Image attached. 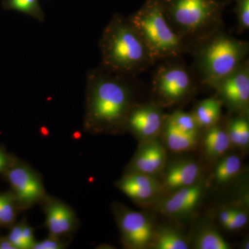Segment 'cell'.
<instances>
[{
	"mask_svg": "<svg viewBox=\"0 0 249 249\" xmlns=\"http://www.w3.org/2000/svg\"><path fill=\"white\" fill-rule=\"evenodd\" d=\"M131 78L101 66L88 72L83 122L86 132L118 134L126 130L127 116L135 104Z\"/></svg>",
	"mask_w": 249,
	"mask_h": 249,
	"instance_id": "cell-1",
	"label": "cell"
},
{
	"mask_svg": "<svg viewBox=\"0 0 249 249\" xmlns=\"http://www.w3.org/2000/svg\"><path fill=\"white\" fill-rule=\"evenodd\" d=\"M101 66L107 71L134 77L155 63L128 18L114 15L99 41Z\"/></svg>",
	"mask_w": 249,
	"mask_h": 249,
	"instance_id": "cell-2",
	"label": "cell"
},
{
	"mask_svg": "<svg viewBox=\"0 0 249 249\" xmlns=\"http://www.w3.org/2000/svg\"><path fill=\"white\" fill-rule=\"evenodd\" d=\"M249 52V42L232 37L223 28L192 47L193 71L199 83L211 87L240 66Z\"/></svg>",
	"mask_w": 249,
	"mask_h": 249,
	"instance_id": "cell-3",
	"label": "cell"
},
{
	"mask_svg": "<svg viewBox=\"0 0 249 249\" xmlns=\"http://www.w3.org/2000/svg\"><path fill=\"white\" fill-rule=\"evenodd\" d=\"M165 18L175 32L188 45L224 28L222 0H161Z\"/></svg>",
	"mask_w": 249,
	"mask_h": 249,
	"instance_id": "cell-4",
	"label": "cell"
},
{
	"mask_svg": "<svg viewBox=\"0 0 249 249\" xmlns=\"http://www.w3.org/2000/svg\"><path fill=\"white\" fill-rule=\"evenodd\" d=\"M128 19L155 62L190 53L188 45L167 20L161 0H145L142 7Z\"/></svg>",
	"mask_w": 249,
	"mask_h": 249,
	"instance_id": "cell-5",
	"label": "cell"
},
{
	"mask_svg": "<svg viewBox=\"0 0 249 249\" xmlns=\"http://www.w3.org/2000/svg\"><path fill=\"white\" fill-rule=\"evenodd\" d=\"M178 58L163 60L152 75V89L158 98L156 102L162 107L186 101L196 89L198 80L194 72Z\"/></svg>",
	"mask_w": 249,
	"mask_h": 249,
	"instance_id": "cell-6",
	"label": "cell"
},
{
	"mask_svg": "<svg viewBox=\"0 0 249 249\" xmlns=\"http://www.w3.org/2000/svg\"><path fill=\"white\" fill-rule=\"evenodd\" d=\"M2 175L21 211L40 204L48 196L42 175L24 160L16 159Z\"/></svg>",
	"mask_w": 249,
	"mask_h": 249,
	"instance_id": "cell-7",
	"label": "cell"
},
{
	"mask_svg": "<svg viewBox=\"0 0 249 249\" xmlns=\"http://www.w3.org/2000/svg\"><path fill=\"white\" fill-rule=\"evenodd\" d=\"M111 209L125 248L144 249L150 247L155 229L148 216L121 203H114Z\"/></svg>",
	"mask_w": 249,
	"mask_h": 249,
	"instance_id": "cell-8",
	"label": "cell"
},
{
	"mask_svg": "<svg viewBox=\"0 0 249 249\" xmlns=\"http://www.w3.org/2000/svg\"><path fill=\"white\" fill-rule=\"evenodd\" d=\"M215 90L216 97L235 114L249 112V59L211 87Z\"/></svg>",
	"mask_w": 249,
	"mask_h": 249,
	"instance_id": "cell-9",
	"label": "cell"
},
{
	"mask_svg": "<svg viewBox=\"0 0 249 249\" xmlns=\"http://www.w3.org/2000/svg\"><path fill=\"white\" fill-rule=\"evenodd\" d=\"M165 116L156 101L135 103L127 116L126 130L142 142L158 138L163 130Z\"/></svg>",
	"mask_w": 249,
	"mask_h": 249,
	"instance_id": "cell-10",
	"label": "cell"
},
{
	"mask_svg": "<svg viewBox=\"0 0 249 249\" xmlns=\"http://www.w3.org/2000/svg\"><path fill=\"white\" fill-rule=\"evenodd\" d=\"M40 205L45 214V226L49 235L63 239L76 231L79 220L71 206L49 196Z\"/></svg>",
	"mask_w": 249,
	"mask_h": 249,
	"instance_id": "cell-11",
	"label": "cell"
},
{
	"mask_svg": "<svg viewBox=\"0 0 249 249\" xmlns=\"http://www.w3.org/2000/svg\"><path fill=\"white\" fill-rule=\"evenodd\" d=\"M115 186L136 204H151L163 191L156 177L137 173H125L116 181Z\"/></svg>",
	"mask_w": 249,
	"mask_h": 249,
	"instance_id": "cell-12",
	"label": "cell"
},
{
	"mask_svg": "<svg viewBox=\"0 0 249 249\" xmlns=\"http://www.w3.org/2000/svg\"><path fill=\"white\" fill-rule=\"evenodd\" d=\"M166 160V150L158 138L142 142L125 173L156 177L164 170Z\"/></svg>",
	"mask_w": 249,
	"mask_h": 249,
	"instance_id": "cell-13",
	"label": "cell"
},
{
	"mask_svg": "<svg viewBox=\"0 0 249 249\" xmlns=\"http://www.w3.org/2000/svg\"><path fill=\"white\" fill-rule=\"evenodd\" d=\"M204 192V185L196 182L193 186L173 192L168 197L161 201L159 208L162 213L170 217H186L197 207Z\"/></svg>",
	"mask_w": 249,
	"mask_h": 249,
	"instance_id": "cell-14",
	"label": "cell"
},
{
	"mask_svg": "<svg viewBox=\"0 0 249 249\" xmlns=\"http://www.w3.org/2000/svg\"><path fill=\"white\" fill-rule=\"evenodd\" d=\"M200 168L192 160H179L170 164L165 170L162 187L173 192L193 186L198 181Z\"/></svg>",
	"mask_w": 249,
	"mask_h": 249,
	"instance_id": "cell-15",
	"label": "cell"
},
{
	"mask_svg": "<svg viewBox=\"0 0 249 249\" xmlns=\"http://www.w3.org/2000/svg\"><path fill=\"white\" fill-rule=\"evenodd\" d=\"M206 129L204 143L206 155L212 159L222 157L231 145L227 129L219 122Z\"/></svg>",
	"mask_w": 249,
	"mask_h": 249,
	"instance_id": "cell-16",
	"label": "cell"
},
{
	"mask_svg": "<svg viewBox=\"0 0 249 249\" xmlns=\"http://www.w3.org/2000/svg\"><path fill=\"white\" fill-rule=\"evenodd\" d=\"M161 134L164 137L166 146L175 153L190 151L196 146L198 140V137L185 133L175 127L166 116Z\"/></svg>",
	"mask_w": 249,
	"mask_h": 249,
	"instance_id": "cell-17",
	"label": "cell"
},
{
	"mask_svg": "<svg viewBox=\"0 0 249 249\" xmlns=\"http://www.w3.org/2000/svg\"><path fill=\"white\" fill-rule=\"evenodd\" d=\"M222 103L216 96L202 100L192 111L201 129H207L220 120Z\"/></svg>",
	"mask_w": 249,
	"mask_h": 249,
	"instance_id": "cell-18",
	"label": "cell"
},
{
	"mask_svg": "<svg viewBox=\"0 0 249 249\" xmlns=\"http://www.w3.org/2000/svg\"><path fill=\"white\" fill-rule=\"evenodd\" d=\"M235 114L228 121L226 129L231 145L247 149L249 144V112Z\"/></svg>",
	"mask_w": 249,
	"mask_h": 249,
	"instance_id": "cell-19",
	"label": "cell"
},
{
	"mask_svg": "<svg viewBox=\"0 0 249 249\" xmlns=\"http://www.w3.org/2000/svg\"><path fill=\"white\" fill-rule=\"evenodd\" d=\"M150 247L155 249H188L186 239L182 234L171 228L155 230Z\"/></svg>",
	"mask_w": 249,
	"mask_h": 249,
	"instance_id": "cell-20",
	"label": "cell"
},
{
	"mask_svg": "<svg viewBox=\"0 0 249 249\" xmlns=\"http://www.w3.org/2000/svg\"><path fill=\"white\" fill-rule=\"evenodd\" d=\"M242 165V160L238 156H225L218 162L214 168V181L218 184L229 182L240 173Z\"/></svg>",
	"mask_w": 249,
	"mask_h": 249,
	"instance_id": "cell-21",
	"label": "cell"
},
{
	"mask_svg": "<svg viewBox=\"0 0 249 249\" xmlns=\"http://www.w3.org/2000/svg\"><path fill=\"white\" fill-rule=\"evenodd\" d=\"M21 211L11 191L0 192V227L9 229L17 222L18 213Z\"/></svg>",
	"mask_w": 249,
	"mask_h": 249,
	"instance_id": "cell-22",
	"label": "cell"
},
{
	"mask_svg": "<svg viewBox=\"0 0 249 249\" xmlns=\"http://www.w3.org/2000/svg\"><path fill=\"white\" fill-rule=\"evenodd\" d=\"M196 249H230L231 245L217 231L212 227H206L198 232L194 241Z\"/></svg>",
	"mask_w": 249,
	"mask_h": 249,
	"instance_id": "cell-23",
	"label": "cell"
},
{
	"mask_svg": "<svg viewBox=\"0 0 249 249\" xmlns=\"http://www.w3.org/2000/svg\"><path fill=\"white\" fill-rule=\"evenodd\" d=\"M166 116L168 121L179 130L191 135L199 137L201 128L192 112H186L178 109Z\"/></svg>",
	"mask_w": 249,
	"mask_h": 249,
	"instance_id": "cell-24",
	"label": "cell"
},
{
	"mask_svg": "<svg viewBox=\"0 0 249 249\" xmlns=\"http://www.w3.org/2000/svg\"><path fill=\"white\" fill-rule=\"evenodd\" d=\"M11 9L29 15L39 21H43L44 13L38 4V0H9Z\"/></svg>",
	"mask_w": 249,
	"mask_h": 249,
	"instance_id": "cell-25",
	"label": "cell"
},
{
	"mask_svg": "<svg viewBox=\"0 0 249 249\" xmlns=\"http://www.w3.org/2000/svg\"><path fill=\"white\" fill-rule=\"evenodd\" d=\"M237 17V32L242 34L249 29V0H233Z\"/></svg>",
	"mask_w": 249,
	"mask_h": 249,
	"instance_id": "cell-26",
	"label": "cell"
},
{
	"mask_svg": "<svg viewBox=\"0 0 249 249\" xmlns=\"http://www.w3.org/2000/svg\"><path fill=\"white\" fill-rule=\"evenodd\" d=\"M249 222V214L245 210L234 209L230 222L228 223L224 229L230 231L240 230L247 225Z\"/></svg>",
	"mask_w": 249,
	"mask_h": 249,
	"instance_id": "cell-27",
	"label": "cell"
},
{
	"mask_svg": "<svg viewBox=\"0 0 249 249\" xmlns=\"http://www.w3.org/2000/svg\"><path fill=\"white\" fill-rule=\"evenodd\" d=\"M68 243L63 239L49 235L47 238L36 241L32 249H63L67 248Z\"/></svg>",
	"mask_w": 249,
	"mask_h": 249,
	"instance_id": "cell-28",
	"label": "cell"
},
{
	"mask_svg": "<svg viewBox=\"0 0 249 249\" xmlns=\"http://www.w3.org/2000/svg\"><path fill=\"white\" fill-rule=\"evenodd\" d=\"M10 242L16 249H25L22 235L21 222H16L12 227L10 228L9 232L6 235Z\"/></svg>",
	"mask_w": 249,
	"mask_h": 249,
	"instance_id": "cell-29",
	"label": "cell"
},
{
	"mask_svg": "<svg viewBox=\"0 0 249 249\" xmlns=\"http://www.w3.org/2000/svg\"><path fill=\"white\" fill-rule=\"evenodd\" d=\"M22 226V235L24 241L25 249H32L36 240L34 236V229L28 224L25 218H23L21 221Z\"/></svg>",
	"mask_w": 249,
	"mask_h": 249,
	"instance_id": "cell-30",
	"label": "cell"
},
{
	"mask_svg": "<svg viewBox=\"0 0 249 249\" xmlns=\"http://www.w3.org/2000/svg\"><path fill=\"white\" fill-rule=\"evenodd\" d=\"M17 158L13 154L9 153L4 145H0V175H2Z\"/></svg>",
	"mask_w": 249,
	"mask_h": 249,
	"instance_id": "cell-31",
	"label": "cell"
},
{
	"mask_svg": "<svg viewBox=\"0 0 249 249\" xmlns=\"http://www.w3.org/2000/svg\"><path fill=\"white\" fill-rule=\"evenodd\" d=\"M232 211H233V208H228V209H222L219 213L218 219H219V222L223 227H225L228 223L230 222L231 219Z\"/></svg>",
	"mask_w": 249,
	"mask_h": 249,
	"instance_id": "cell-32",
	"label": "cell"
},
{
	"mask_svg": "<svg viewBox=\"0 0 249 249\" xmlns=\"http://www.w3.org/2000/svg\"><path fill=\"white\" fill-rule=\"evenodd\" d=\"M0 249H16L6 236H0Z\"/></svg>",
	"mask_w": 249,
	"mask_h": 249,
	"instance_id": "cell-33",
	"label": "cell"
},
{
	"mask_svg": "<svg viewBox=\"0 0 249 249\" xmlns=\"http://www.w3.org/2000/svg\"><path fill=\"white\" fill-rule=\"evenodd\" d=\"M249 240H245L244 242L243 245H242V248L245 249H249Z\"/></svg>",
	"mask_w": 249,
	"mask_h": 249,
	"instance_id": "cell-34",
	"label": "cell"
}]
</instances>
